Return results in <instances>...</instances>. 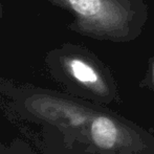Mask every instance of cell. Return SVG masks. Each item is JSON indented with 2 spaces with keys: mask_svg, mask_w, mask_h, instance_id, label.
<instances>
[{
  "mask_svg": "<svg viewBox=\"0 0 154 154\" xmlns=\"http://www.w3.org/2000/svg\"><path fill=\"white\" fill-rule=\"evenodd\" d=\"M2 16V8H1V4H0V18Z\"/></svg>",
  "mask_w": 154,
  "mask_h": 154,
  "instance_id": "5",
  "label": "cell"
},
{
  "mask_svg": "<svg viewBox=\"0 0 154 154\" xmlns=\"http://www.w3.org/2000/svg\"><path fill=\"white\" fill-rule=\"evenodd\" d=\"M72 13L75 31L97 39L128 41L134 34L135 11L130 0H48Z\"/></svg>",
  "mask_w": 154,
  "mask_h": 154,
  "instance_id": "1",
  "label": "cell"
},
{
  "mask_svg": "<svg viewBox=\"0 0 154 154\" xmlns=\"http://www.w3.org/2000/svg\"><path fill=\"white\" fill-rule=\"evenodd\" d=\"M68 75L84 88L89 90L100 102L110 104L119 100L116 84L101 67L82 55L71 54L63 58Z\"/></svg>",
  "mask_w": 154,
  "mask_h": 154,
  "instance_id": "3",
  "label": "cell"
},
{
  "mask_svg": "<svg viewBox=\"0 0 154 154\" xmlns=\"http://www.w3.org/2000/svg\"><path fill=\"white\" fill-rule=\"evenodd\" d=\"M150 86L154 89V62L151 65V70H150Z\"/></svg>",
  "mask_w": 154,
  "mask_h": 154,
  "instance_id": "4",
  "label": "cell"
},
{
  "mask_svg": "<svg viewBox=\"0 0 154 154\" xmlns=\"http://www.w3.org/2000/svg\"><path fill=\"white\" fill-rule=\"evenodd\" d=\"M88 136L92 146L105 154H137L146 146L135 127L111 113L92 114Z\"/></svg>",
  "mask_w": 154,
  "mask_h": 154,
  "instance_id": "2",
  "label": "cell"
}]
</instances>
